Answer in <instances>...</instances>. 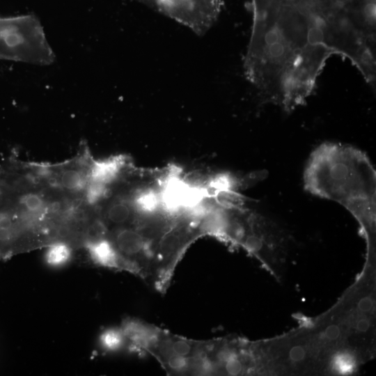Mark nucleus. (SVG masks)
<instances>
[{
	"label": "nucleus",
	"mask_w": 376,
	"mask_h": 376,
	"mask_svg": "<svg viewBox=\"0 0 376 376\" xmlns=\"http://www.w3.org/2000/svg\"><path fill=\"white\" fill-rule=\"evenodd\" d=\"M69 202L42 163L0 164V260L64 240Z\"/></svg>",
	"instance_id": "nucleus-1"
},
{
	"label": "nucleus",
	"mask_w": 376,
	"mask_h": 376,
	"mask_svg": "<svg viewBox=\"0 0 376 376\" xmlns=\"http://www.w3.org/2000/svg\"><path fill=\"white\" fill-rule=\"evenodd\" d=\"M108 237L118 250L126 258L136 263L150 279L155 250L152 241L136 227L123 226L108 232Z\"/></svg>",
	"instance_id": "nucleus-4"
},
{
	"label": "nucleus",
	"mask_w": 376,
	"mask_h": 376,
	"mask_svg": "<svg viewBox=\"0 0 376 376\" xmlns=\"http://www.w3.org/2000/svg\"><path fill=\"white\" fill-rule=\"evenodd\" d=\"M207 340H194L160 329L158 338L148 353L159 362L171 356L199 359L204 356Z\"/></svg>",
	"instance_id": "nucleus-6"
},
{
	"label": "nucleus",
	"mask_w": 376,
	"mask_h": 376,
	"mask_svg": "<svg viewBox=\"0 0 376 376\" xmlns=\"http://www.w3.org/2000/svg\"><path fill=\"white\" fill-rule=\"evenodd\" d=\"M369 327V322L366 320H361L358 322L357 328L361 331H365Z\"/></svg>",
	"instance_id": "nucleus-15"
},
{
	"label": "nucleus",
	"mask_w": 376,
	"mask_h": 376,
	"mask_svg": "<svg viewBox=\"0 0 376 376\" xmlns=\"http://www.w3.org/2000/svg\"><path fill=\"white\" fill-rule=\"evenodd\" d=\"M356 359L350 352H340L334 357L332 367L339 373L352 372L356 366Z\"/></svg>",
	"instance_id": "nucleus-13"
},
{
	"label": "nucleus",
	"mask_w": 376,
	"mask_h": 376,
	"mask_svg": "<svg viewBox=\"0 0 376 376\" xmlns=\"http://www.w3.org/2000/svg\"><path fill=\"white\" fill-rule=\"evenodd\" d=\"M203 36L216 22L221 0H137Z\"/></svg>",
	"instance_id": "nucleus-3"
},
{
	"label": "nucleus",
	"mask_w": 376,
	"mask_h": 376,
	"mask_svg": "<svg viewBox=\"0 0 376 376\" xmlns=\"http://www.w3.org/2000/svg\"><path fill=\"white\" fill-rule=\"evenodd\" d=\"M304 189L345 207L373 242L376 216V172L363 151L325 142L311 154L304 172Z\"/></svg>",
	"instance_id": "nucleus-2"
},
{
	"label": "nucleus",
	"mask_w": 376,
	"mask_h": 376,
	"mask_svg": "<svg viewBox=\"0 0 376 376\" xmlns=\"http://www.w3.org/2000/svg\"><path fill=\"white\" fill-rule=\"evenodd\" d=\"M373 306L372 301L369 298H364L360 301L358 307L363 312H368Z\"/></svg>",
	"instance_id": "nucleus-14"
},
{
	"label": "nucleus",
	"mask_w": 376,
	"mask_h": 376,
	"mask_svg": "<svg viewBox=\"0 0 376 376\" xmlns=\"http://www.w3.org/2000/svg\"><path fill=\"white\" fill-rule=\"evenodd\" d=\"M126 166L123 156H114L102 159H91L89 169V181L111 187L116 183Z\"/></svg>",
	"instance_id": "nucleus-8"
},
{
	"label": "nucleus",
	"mask_w": 376,
	"mask_h": 376,
	"mask_svg": "<svg viewBox=\"0 0 376 376\" xmlns=\"http://www.w3.org/2000/svg\"><path fill=\"white\" fill-rule=\"evenodd\" d=\"M44 262L52 268H60L67 265L72 260L76 249L72 244L64 242H54L46 247Z\"/></svg>",
	"instance_id": "nucleus-11"
},
{
	"label": "nucleus",
	"mask_w": 376,
	"mask_h": 376,
	"mask_svg": "<svg viewBox=\"0 0 376 376\" xmlns=\"http://www.w3.org/2000/svg\"><path fill=\"white\" fill-rule=\"evenodd\" d=\"M82 249L96 266L116 271L126 272L147 279L143 269L134 262L124 256L116 247L108 235L88 240Z\"/></svg>",
	"instance_id": "nucleus-5"
},
{
	"label": "nucleus",
	"mask_w": 376,
	"mask_h": 376,
	"mask_svg": "<svg viewBox=\"0 0 376 376\" xmlns=\"http://www.w3.org/2000/svg\"><path fill=\"white\" fill-rule=\"evenodd\" d=\"M127 199L134 216L148 217L160 211L159 191L153 188L137 189Z\"/></svg>",
	"instance_id": "nucleus-10"
},
{
	"label": "nucleus",
	"mask_w": 376,
	"mask_h": 376,
	"mask_svg": "<svg viewBox=\"0 0 376 376\" xmlns=\"http://www.w3.org/2000/svg\"><path fill=\"white\" fill-rule=\"evenodd\" d=\"M131 351L148 353L155 343L160 331L151 324L136 318H125L120 325Z\"/></svg>",
	"instance_id": "nucleus-7"
},
{
	"label": "nucleus",
	"mask_w": 376,
	"mask_h": 376,
	"mask_svg": "<svg viewBox=\"0 0 376 376\" xmlns=\"http://www.w3.org/2000/svg\"><path fill=\"white\" fill-rule=\"evenodd\" d=\"M98 343L107 352H117L127 347V340L120 326L104 329L99 336Z\"/></svg>",
	"instance_id": "nucleus-12"
},
{
	"label": "nucleus",
	"mask_w": 376,
	"mask_h": 376,
	"mask_svg": "<svg viewBox=\"0 0 376 376\" xmlns=\"http://www.w3.org/2000/svg\"><path fill=\"white\" fill-rule=\"evenodd\" d=\"M186 182L175 175H170L159 190L160 211L166 216L182 213V201Z\"/></svg>",
	"instance_id": "nucleus-9"
}]
</instances>
